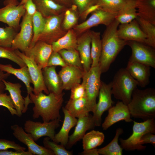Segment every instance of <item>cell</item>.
<instances>
[{
	"mask_svg": "<svg viewBox=\"0 0 155 155\" xmlns=\"http://www.w3.org/2000/svg\"><path fill=\"white\" fill-rule=\"evenodd\" d=\"M119 24L115 19L106 28L102 36V51L99 64L101 73L107 71L120 51L127 45V41L118 36Z\"/></svg>",
	"mask_w": 155,
	"mask_h": 155,
	"instance_id": "cell-1",
	"label": "cell"
},
{
	"mask_svg": "<svg viewBox=\"0 0 155 155\" xmlns=\"http://www.w3.org/2000/svg\"><path fill=\"white\" fill-rule=\"evenodd\" d=\"M64 93L57 95L50 93L46 95L41 92L37 95L32 92L30 97L34 104L32 108L34 119L40 117L43 122L61 119L60 110L63 101Z\"/></svg>",
	"mask_w": 155,
	"mask_h": 155,
	"instance_id": "cell-2",
	"label": "cell"
},
{
	"mask_svg": "<svg viewBox=\"0 0 155 155\" xmlns=\"http://www.w3.org/2000/svg\"><path fill=\"white\" fill-rule=\"evenodd\" d=\"M127 106L131 116L144 121L155 118V89L149 88L133 91Z\"/></svg>",
	"mask_w": 155,
	"mask_h": 155,
	"instance_id": "cell-3",
	"label": "cell"
},
{
	"mask_svg": "<svg viewBox=\"0 0 155 155\" xmlns=\"http://www.w3.org/2000/svg\"><path fill=\"white\" fill-rule=\"evenodd\" d=\"M111 83L112 94L127 105L131 100L133 91L138 86L137 82L125 68H121L116 73Z\"/></svg>",
	"mask_w": 155,
	"mask_h": 155,
	"instance_id": "cell-4",
	"label": "cell"
},
{
	"mask_svg": "<svg viewBox=\"0 0 155 155\" xmlns=\"http://www.w3.org/2000/svg\"><path fill=\"white\" fill-rule=\"evenodd\" d=\"M101 74L99 64L91 67L88 71L84 72L82 82L85 87L86 98L89 112L93 113L95 109L96 99L101 86Z\"/></svg>",
	"mask_w": 155,
	"mask_h": 155,
	"instance_id": "cell-5",
	"label": "cell"
},
{
	"mask_svg": "<svg viewBox=\"0 0 155 155\" xmlns=\"http://www.w3.org/2000/svg\"><path fill=\"white\" fill-rule=\"evenodd\" d=\"M133 122L132 134L127 139H120V146L123 149L127 151L144 150L146 146L140 144V139L148 133H155L154 119H148L142 122Z\"/></svg>",
	"mask_w": 155,
	"mask_h": 155,
	"instance_id": "cell-6",
	"label": "cell"
},
{
	"mask_svg": "<svg viewBox=\"0 0 155 155\" xmlns=\"http://www.w3.org/2000/svg\"><path fill=\"white\" fill-rule=\"evenodd\" d=\"M61 121L60 119H57L41 123L28 120L24 124V129L35 142L43 136L49 137L54 142L55 130L60 126Z\"/></svg>",
	"mask_w": 155,
	"mask_h": 155,
	"instance_id": "cell-7",
	"label": "cell"
},
{
	"mask_svg": "<svg viewBox=\"0 0 155 155\" xmlns=\"http://www.w3.org/2000/svg\"><path fill=\"white\" fill-rule=\"evenodd\" d=\"M64 13L46 18L44 29L38 40L51 44L66 33L67 31L64 30L62 26Z\"/></svg>",
	"mask_w": 155,
	"mask_h": 155,
	"instance_id": "cell-8",
	"label": "cell"
},
{
	"mask_svg": "<svg viewBox=\"0 0 155 155\" xmlns=\"http://www.w3.org/2000/svg\"><path fill=\"white\" fill-rule=\"evenodd\" d=\"M127 42L132 51L129 61L140 63L155 68V48L136 41H128Z\"/></svg>",
	"mask_w": 155,
	"mask_h": 155,
	"instance_id": "cell-9",
	"label": "cell"
},
{
	"mask_svg": "<svg viewBox=\"0 0 155 155\" xmlns=\"http://www.w3.org/2000/svg\"><path fill=\"white\" fill-rule=\"evenodd\" d=\"M5 6L0 8V22L7 24L17 30L20 25V19L26 13L24 5L18 2L5 1Z\"/></svg>",
	"mask_w": 155,
	"mask_h": 155,
	"instance_id": "cell-10",
	"label": "cell"
},
{
	"mask_svg": "<svg viewBox=\"0 0 155 155\" xmlns=\"http://www.w3.org/2000/svg\"><path fill=\"white\" fill-rule=\"evenodd\" d=\"M91 14L87 19L73 27L78 36L91 28L99 25L108 26L115 19L117 13L108 12L99 8Z\"/></svg>",
	"mask_w": 155,
	"mask_h": 155,
	"instance_id": "cell-11",
	"label": "cell"
},
{
	"mask_svg": "<svg viewBox=\"0 0 155 155\" xmlns=\"http://www.w3.org/2000/svg\"><path fill=\"white\" fill-rule=\"evenodd\" d=\"M32 18L26 13L23 16L20 32L12 42V49L18 50L24 53L30 47L33 35Z\"/></svg>",
	"mask_w": 155,
	"mask_h": 155,
	"instance_id": "cell-12",
	"label": "cell"
},
{
	"mask_svg": "<svg viewBox=\"0 0 155 155\" xmlns=\"http://www.w3.org/2000/svg\"><path fill=\"white\" fill-rule=\"evenodd\" d=\"M17 54L23 60L27 66L34 86L33 92L35 95L44 92L48 94L49 93L44 83L42 69L31 57L26 56L18 50H16Z\"/></svg>",
	"mask_w": 155,
	"mask_h": 155,
	"instance_id": "cell-13",
	"label": "cell"
},
{
	"mask_svg": "<svg viewBox=\"0 0 155 155\" xmlns=\"http://www.w3.org/2000/svg\"><path fill=\"white\" fill-rule=\"evenodd\" d=\"M111 82L106 84L101 81L98 96V101L96 103L95 110L93 113L92 116L96 126L101 125L102 115L112 107L114 103L111 98Z\"/></svg>",
	"mask_w": 155,
	"mask_h": 155,
	"instance_id": "cell-14",
	"label": "cell"
},
{
	"mask_svg": "<svg viewBox=\"0 0 155 155\" xmlns=\"http://www.w3.org/2000/svg\"><path fill=\"white\" fill-rule=\"evenodd\" d=\"M11 128L13 136L26 145L28 151L32 155H54L51 150L37 144L31 135L26 132L22 127L15 124L12 125Z\"/></svg>",
	"mask_w": 155,
	"mask_h": 155,
	"instance_id": "cell-15",
	"label": "cell"
},
{
	"mask_svg": "<svg viewBox=\"0 0 155 155\" xmlns=\"http://www.w3.org/2000/svg\"><path fill=\"white\" fill-rule=\"evenodd\" d=\"M117 32L119 37L123 40L136 41L146 44L147 36L136 19L128 23L119 24Z\"/></svg>",
	"mask_w": 155,
	"mask_h": 155,
	"instance_id": "cell-16",
	"label": "cell"
},
{
	"mask_svg": "<svg viewBox=\"0 0 155 155\" xmlns=\"http://www.w3.org/2000/svg\"><path fill=\"white\" fill-rule=\"evenodd\" d=\"M53 51L51 44L38 40L24 53L27 56L32 58L42 69L47 66L48 59Z\"/></svg>",
	"mask_w": 155,
	"mask_h": 155,
	"instance_id": "cell-17",
	"label": "cell"
},
{
	"mask_svg": "<svg viewBox=\"0 0 155 155\" xmlns=\"http://www.w3.org/2000/svg\"><path fill=\"white\" fill-rule=\"evenodd\" d=\"M108 110V115L102 125L104 130L121 121L127 122L133 121L127 105L121 101H118L115 106H112Z\"/></svg>",
	"mask_w": 155,
	"mask_h": 155,
	"instance_id": "cell-18",
	"label": "cell"
},
{
	"mask_svg": "<svg viewBox=\"0 0 155 155\" xmlns=\"http://www.w3.org/2000/svg\"><path fill=\"white\" fill-rule=\"evenodd\" d=\"M90 30H88L78 36L76 50L78 52L84 72L91 67Z\"/></svg>",
	"mask_w": 155,
	"mask_h": 155,
	"instance_id": "cell-19",
	"label": "cell"
},
{
	"mask_svg": "<svg viewBox=\"0 0 155 155\" xmlns=\"http://www.w3.org/2000/svg\"><path fill=\"white\" fill-rule=\"evenodd\" d=\"M79 68L67 65L62 67L58 73L64 90H69L76 84L80 83L84 73Z\"/></svg>",
	"mask_w": 155,
	"mask_h": 155,
	"instance_id": "cell-20",
	"label": "cell"
},
{
	"mask_svg": "<svg viewBox=\"0 0 155 155\" xmlns=\"http://www.w3.org/2000/svg\"><path fill=\"white\" fill-rule=\"evenodd\" d=\"M75 126L73 132L69 136L67 144L68 148L82 139L87 131L94 129L96 125L92 115L89 114L78 118Z\"/></svg>",
	"mask_w": 155,
	"mask_h": 155,
	"instance_id": "cell-21",
	"label": "cell"
},
{
	"mask_svg": "<svg viewBox=\"0 0 155 155\" xmlns=\"http://www.w3.org/2000/svg\"><path fill=\"white\" fill-rule=\"evenodd\" d=\"M0 69L3 71L14 75L24 84L27 92L26 97H24L25 103L28 105L32 103L30 98V94L33 91V88L30 85L32 81L27 66H25L19 69H16L13 67L10 64L4 65L0 63Z\"/></svg>",
	"mask_w": 155,
	"mask_h": 155,
	"instance_id": "cell-22",
	"label": "cell"
},
{
	"mask_svg": "<svg viewBox=\"0 0 155 155\" xmlns=\"http://www.w3.org/2000/svg\"><path fill=\"white\" fill-rule=\"evenodd\" d=\"M150 67L140 63L128 61L125 69L137 82L138 86L144 88L150 83Z\"/></svg>",
	"mask_w": 155,
	"mask_h": 155,
	"instance_id": "cell-23",
	"label": "cell"
},
{
	"mask_svg": "<svg viewBox=\"0 0 155 155\" xmlns=\"http://www.w3.org/2000/svg\"><path fill=\"white\" fill-rule=\"evenodd\" d=\"M42 71L44 83L49 93L61 94L64 90L61 80L56 71V66H46Z\"/></svg>",
	"mask_w": 155,
	"mask_h": 155,
	"instance_id": "cell-24",
	"label": "cell"
},
{
	"mask_svg": "<svg viewBox=\"0 0 155 155\" xmlns=\"http://www.w3.org/2000/svg\"><path fill=\"white\" fill-rule=\"evenodd\" d=\"M62 109L64 115V120L61 129L55 135L54 142L57 144L60 143L65 146L68 143L69 132L76 125L78 119L71 115L64 107H63Z\"/></svg>",
	"mask_w": 155,
	"mask_h": 155,
	"instance_id": "cell-25",
	"label": "cell"
},
{
	"mask_svg": "<svg viewBox=\"0 0 155 155\" xmlns=\"http://www.w3.org/2000/svg\"><path fill=\"white\" fill-rule=\"evenodd\" d=\"M37 11L45 18L60 14L67 9L53 0H33Z\"/></svg>",
	"mask_w": 155,
	"mask_h": 155,
	"instance_id": "cell-26",
	"label": "cell"
},
{
	"mask_svg": "<svg viewBox=\"0 0 155 155\" xmlns=\"http://www.w3.org/2000/svg\"><path fill=\"white\" fill-rule=\"evenodd\" d=\"M5 86V90L8 91L14 103L17 112V116L20 117L22 114L25 101L21 94V88L22 86L19 83H12L6 81L5 79L2 80Z\"/></svg>",
	"mask_w": 155,
	"mask_h": 155,
	"instance_id": "cell-27",
	"label": "cell"
},
{
	"mask_svg": "<svg viewBox=\"0 0 155 155\" xmlns=\"http://www.w3.org/2000/svg\"><path fill=\"white\" fill-rule=\"evenodd\" d=\"M78 37L73 29L69 30L63 36L52 44L53 51L58 52L64 49H76Z\"/></svg>",
	"mask_w": 155,
	"mask_h": 155,
	"instance_id": "cell-28",
	"label": "cell"
},
{
	"mask_svg": "<svg viewBox=\"0 0 155 155\" xmlns=\"http://www.w3.org/2000/svg\"><path fill=\"white\" fill-rule=\"evenodd\" d=\"M138 16L155 25V0H135Z\"/></svg>",
	"mask_w": 155,
	"mask_h": 155,
	"instance_id": "cell-29",
	"label": "cell"
},
{
	"mask_svg": "<svg viewBox=\"0 0 155 155\" xmlns=\"http://www.w3.org/2000/svg\"><path fill=\"white\" fill-rule=\"evenodd\" d=\"M64 107L71 115L76 118L89 114L86 97L77 99L70 98Z\"/></svg>",
	"mask_w": 155,
	"mask_h": 155,
	"instance_id": "cell-30",
	"label": "cell"
},
{
	"mask_svg": "<svg viewBox=\"0 0 155 155\" xmlns=\"http://www.w3.org/2000/svg\"><path fill=\"white\" fill-rule=\"evenodd\" d=\"M138 16L135 0H127L121 9L117 13L115 19L119 24L127 23Z\"/></svg>",
	"mask_w": 155,
	"mask_h": 155,
	"instance_id": "cell-31",
	"label": "cell"
},
{
	"mask_svg": "<svg viewBox=\"0 0 155 155\" xmlns=\"http://www.w3.org/2000/svg\"><path fill=\"white\" fill-rule=\"evenodd\" d=\"M104 137V133L98 131L92 130L86 133L82 139L84 150L95 148L101 145Z\"/></svg>",
	"mask_w": 155,
	"mask_h": 155,
	"instance_id": "cell-32",
	"label": "cell"
},
{
	"mask_svg": "<svg viewBox=\"0 0 155 155\" xmlns=\"http://www.w3.org/2000/svg\"><path fill=\"white\" fill-rule=\"evenodd\" d=\"M91 55L92 63L91 67L99 64L102 51V40L99 32L90 30Z\"/></svg>",
	"mask_w": 155,
	"mask_h": 155,
	"instance_id": "cell-33",
	"label": "cell"
},
{
	"mask_svg": "<svg viewBox=\"0 0 155 155\" xmlns=\"http://www.w3.org/2000/svg\"><path fill=\"white\" fill-rule=\"evenodd\" d=\"M123 132L122 128H117L115 135L112 141L105 146L98 149L99 155H121L123 149L118 144L119 136Z\"/></svg>",
	"mask_w": 155,
	"mask_h": 155,
	"instance_id": "cell-34",
	"label": "cell"
},
{
	"mask_svg": "<svg viewBox=\"0 0 155 155\" xmlns=\"http://www.w3.org/2000/svg\"><path fill=\"white\" fill-rule=\"evenodd\" d=\"M136 20L141 28L147 36L146 44L155 48V25L137 16Z\"/></svg>",
	"mask_w": 155,
	"mask_h": 155,
	"instance_id": "cell-35",
	"label": "cell"
},
{
	"mask_svg": "<svg viewBox=\"0 0 155 155\" xmlns=\"http://www.w3.org/2000/svg\"><path fill=\"white\" fill-rule=\"evenodd\" d=\"M46 21V18L37 11L32 17L33 35L29 48L32 47L38 40L44 29Z\"/></svg>",
	"mask_w": 155,
	"mask_h": 155,
	"instance_id": "cell-36",
	"label": "cell"
},
{
	"mask_svg": "<svg viewBox=\"0 0 155 155\" xmlns=\"http://www.w3.org/2000/svg\"><path fill=\"white\" fill-rule=\"evenodd\" d=\"M79 17L77 7L75 5H72L69 8H67L64 13L62 24L63 28L66 31L72 29L77 25Z\"/></svg>",
	"mask_w": 155,
	"mask_h": 155,
	"instance_id": "cell-37",
	"label": "cell"
},
{
	"mask_svg": "<svg viewBox=\"0 0 155 155\" xmlns=\"http://www.w3.org/2000/svg\"><path fill=\"white\" fill-rule=\"evenodd\" d=\"M67 65L83 70L79 53L75 49H64L58 52Z\"/></svg>",
	"mask_w": 155,
	"mask_h": 155,
	"instance_id": "cell-38",
	"label": "cell"
},
{
	"mask_svg": "<svg viewBox=\"0 0 155 155\" xmlns=\"http://www.w3.org/2000/svg\"><path fill=\"white\" fill-rule=\"evenodd\" d=\"M127 0H97L99 8L106 11L117 13L123 8Z\"/></svg>",
	"mask_w": 155,
	"mask_h": 155,
	"instance_id": "cell-39",
	"label": "cell"
},
{
	"mask_svg": "<svg viewBox=\"0 0 155 155\" xmlns=\"http://www.w3.org/2000/svg\"><path fill=\"white\" fill-rule=\"evenodd\" d=\"M16 30L9 26L0 27V46L11 47L12 41L17 34Z\"/></svg>",
	"mask_w": 155,
	"mask_h": 155,
	"instance_id": "cell-40",
	"label": "cell"
},
{
	"mask_svg": "<svg viewBox=\"0 0 155 155\" xmlns=\"http://www.w3.org/2000/svg\"><path fill=\"white\" fill-rule=\"evenodd\" d=\"M0 58L9 60L18 64L20 67L26 66L23 60L11 47L0 46Z\"/></svg>",
	"mask_w": 155,
	"mask_h": 155,
	"instance_id": "cell-41",
	"label": "cell"
},
{
	"mask_svg": "<svg viewBox=\"0 0 155 155\" xmlns=\"http://www.w3.org/2000/svg\"><path fill=\"white\" fill-rule=\"evenodd\" d=\"M43 143L46 148L51 150L54 155H72V152L67 150L64 146L58 144L48 137L44 138Z\"/></svg>",
	"mask_w": 155,
	"mask_h": 155,
	"instance_id": "cell-42",
	"label": "cell"
},
{
	"mask_svg": "<svg viewBox=\"0 0 155 155\" xmlns=\"http://www.w3.org/2000/svg\"><path fill=\"white\" fill-rule=\"evenodd\" d=\"M0 106H3L7 109L11 115H17L13 102L10 95L6 93H0Z\"/></svg>",
	"mask_w": 155,
	"mask_h": 155,
	"instance_id": "cell-43",
	"label": "cell"
},
{
	"mask_svg": "<svg viewBox=\"0 0 155 155\" xmlns=\"http://www.w3.org/2000/svg\"><path fill=\"white\" fill-rule=\"evenodd\" d=\"M70 90V99H77L86 97L85 87L82 82L76 85Z\"/></svg>",
	"mask_w": 155,
	"mask_h": 155,
	"instance_id": "cell-44",
	"label": "cell"
},
{
	"mask_svg": "<svg viewBox=\"0 0 155 155\" xmlns=\"http://www.w3.org/2000/svg\"><path fill=\"white\" fill-rule=\"evenodd\" d=\"M12 149L18 151H25L26 148L22 146L13 141L4 139H0V150Z\"/></svg>",
	"mask_w": 155,
	"mask_h": 155,
	"instance_id": "cell-45",
	"label": "cell"
},
{
	"mask_svg": "<svg viewBox=\"0 0 155 155\" xmlns=\"http://www.w3.org/2000/svg\"><path fill=\"white\" fill-rule=\"evenodd\" d=\"M67 65L59 53L53 51L48 59L47 66H59L64 67Z\"/></svg>",
	"mask_w": 155,
	"mask_h": 155,
	"instance_id": "cell-46",
	"label": "cell"
},
{
	"mask_svg": "<svg viewBox=\"0 0 155 155\" xmlns=\"http://www.w3.org/2000/svg\"><path fill=\"white\" fill-rule=\"evenodd\" d=\"M97 0H72L76 6L79 15L90 6L96 4Z\"/></svg>",
	"mask_w": 155,
	"mask_h": 155,
	"instance_id": "cell-47",
	"label": "cell"
},
{
	"mask_svg": "<svg viewBox=\"0 0 155 155\" xmlns=\"http://www.w3.org/2000/svg\"><path fill=\"white\" fill-rule=\"evenodd\" d=\"M26 13L32 17L37 11L36 6L33 0H28L24 4Z\"/></svg>",
	"mask_w": 155,
	"mask_h": 155,
	"instance_id": "cell-48",
	"label": "cell"
},
{
	"mask_svg": "<svg viewBox=\"0 0 155 155\" xmlns=\"http://www.w3.org/2000/svg\"><path fill=\"white\" fill-rule=\"evenodd\" d=\"M146 144H150L155 147V135L151 133H148L144 134L141 138L140 144L143 145Z\"/></svg>",
	"mask_w": 155,
	"mask_h": 155,
	"instance_id": "cell-49",
	"label": "cell"
},
{
	"mask_svg": "<svg viewBox=\"0 0 155 155\" xmlns=\"http://www.w3.org/2000/svg\"><path fill=\"white\" fill-rule=\"evenodd\" d=\"M99 8V6L97 4L91 5L87 8L83 12L79 15V17L83 20H85L88 16L90 13Z\"/></svg>",
	"mask_w": 155,
	"mask_h": 155,
	"instance_id": "cell-50",
	"label": "cell"
},
{
	"mask_svg": "<svg viewBox=\"0 0 155 155\" xmlns=\"http://www.w3.org/2000/svg\"><path fill=\"white\" fill-rule=\"evenodd\" d=\"M0 155H32V154L28 150L23 151H13L8 150H0Z\"/></svg>",
	"mask_w": 155,
	"mask_h": 155,
	"instance_id": "cell-51",
	"label": "cell"
},
{
	"mask_svg": "<svg viewBox=\"0 0 155 155\" xmlns=\"http://www.w3.org/2000/svg\"><path fill=\"white\" fill-rule=\"evenodd\" d=\"M0 69V93H4L5 90V86L2 80L7 78L10 75L7 73H4Z\"/></svg>",
	"mask_w": 155,
	"mask_h": 155,
	"instance_id": "cell-52",
	"label": "cell"
},
{
	"mask_svg": "<svg viewBox=\"0 0 155 155\" xmlns=\"http://www.w3.org/2000/svg\"><path fill=\"white\" fill-rule=\"evenodd\" d=\"M80 154L82 155H98V149L96 148L84 150L80 153Z\"/></svg>",
	"mask_w": 155,
	"mask_h": 155,
	"instance_id": "cell-53",
	"label": "cell"
},
{
	"mask_svg": "<svg viewBox=\"0 0 155 155\" xmlns=\"http://www.w3.org/2000/svg\"><path fill=\"white\" fill-rule=\"evenodd\" d=\"M60 4L66 7L67 5L70 4L72 0H53Z\"/></svg>",
	"mask_w": 155,
	"mask_h": 155,
	"instance_id": "cell-54",
	"label": "cell"
},
{
	"mask_svg": "<svg viewBox=\"0 0 155 155\" xmlns=\"http://www.w3.org/2000/svg\"><path fill=\"white\" fill-rule=\"evenodd\" d=\"M28 0H21L19 3L20 5H24Z\"/></svg>",
	"mask_w": 155,
	"mask_h": 155,
	"instance_id": "cell-55",
	"label": "cell"
},
{
	"mask_svg": "<svg viewBox=\"0 0 155 155\" xmlns=\"http://www.w3.org/2000/svg\"><path fill=\"white\" fill-rule=\"evenodd\" d=\"M8 0L18 2V0ZM20 0V1H21V0Z\"/></svg>",
	"mask_w": 155,
	"mask_h": 155,
	"instance_id": "cell-56",
	"label": "cell"
}]
</instances>
